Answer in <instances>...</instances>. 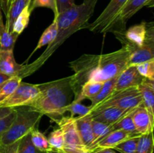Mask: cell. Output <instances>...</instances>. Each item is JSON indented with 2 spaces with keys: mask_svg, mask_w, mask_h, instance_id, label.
I'll use <instances>...</instances> for the list:
<instances>
[{
  "mask_svg": "<svg viewBox=\"0 0 154 153\" xmlns=\"http://www.w3.org/2000/svg\"><path fill=\"white\" fill-rule=\"evenodd\" d=\"M14 108H9V107H4V106H0V118L2 117L8 115L10 112H12Z\"/></svg>",
  "mask_w": 154,
  "mask_h": 153,
  "instance_id": "41",
  "label": "cell"
},
{
  "mask_svg": "<svg viewBox=\"0 0 154 153\" xmlns=\"http://www.w3.org/2000/svg\"><path fill=\"white\" fill-rule=\"evenodd\" d=\"M154 59V23L148 22L147 35L144 44L130 53L128 65H136Z\"/></svg>",
  "mask_w": 154,
  "mask_h": 153,
  "instance_id": "11",
  "label": "cell"
},
{
  "mask_svg": "<svg viewBox=\"0 0 154 153\" xmlns=\"http://www.w3.org/2000/svg\"><path fill=\"white\" fill-rule=\"evenodd\" d=\"M140 136L129 138L116 146L114 148L121 153H135Z\"/></svg>",
  "mask_w": 154,
  "mask_h": 153,
  "instance_id": "32",
  "label": "cell"
},
{
  "mask_svg": "<svg viewBox=\"0 0 154 153\" xmlns=\"http://www.w3.org/2000/svg\"><path fill=\"white\" fill-rule=\"evenodd\" d=\"M14 109L16 115L11 125L2 134L0 146L11 145L34 130L38 129V124L43 116L42 113L28 106H18Z\"/></svg>",
  "mask_w": 154,
  "mask_h": 153,
  "instance_id": "4",
  "label": "cell"
},
{
  "mask_svg": "<svg viewBox=\"0 0 154 153\" xmlns=\"http://www.w3.org/2000/svg\"><path fill=\"white\" fill-rule=\"evenodd\" d=\"M58 128L61 129L65 140V147L66 148H77L86 149L75 122V117L62 116L56 120Z\"/></svg>",
  "mask_w": 154,
  "mask_h": 153,
  "instance_id": "10",
  "label": "cell"
},
{
  "mask_svg": "<svg viewBox=\"0 0 154 153\" xmlns=\"http://www.w3.org/2000/svg\"><path fill=\"white\" fill-rule=\"evenodd\" d=\"M30 136H31V141L33 146L39 151L48 152L52 149L48 142V137L44 134L40 132L38 129H36V130L32 131L30 134Z\"/></svg>",
  "mask_w": 154,
  "mask_h": 153,
  "instance_id": "27",
  "label": "cell"
},
{
  "mask_svg": "<svg viewBox=\"0 0 154 153\" xmlns=\"http://www.w3.org/2000/svg\"><path fill=\"white\" fill-rule=\"evenodd\" d=\"M18 153H47L39 151L33 146L29 134L26 135L20 140Z\"/></svg>",
  "mask_w": 154,
  "mask_h": 153,
  "instance_id": "35",
  "label": "cell"
},
{
  "mask_svg": "<svg viewBox=\"0 0 154 153\" xmlns=\"http://www.w3.org/2000/svg\"><path fill=\"white\" fill-rule=\"evenodd\" d=\"M142 104L143 100L141 93L138 86H135L112 93L109 97L93 108L92 110L108 106H116L125 110L131 111Z\"/></svg>",
  "mask_w": 154,
  "mask_h": 153,
  "instance_id": "5",
  "label": "cell"
},
{
  "mask_svg": "<svg viewBox=\"0 0 154 153\" xmlns=\"http://www.w3.org/2000/svg\"><path fill=\"white\" fill-rule=\"evenodd\" d=\"M143 100V106L146 108L154 121V80L144 78L138 86Z\"/></svg>",
  "mask_w": 154,
  "mask_h": 153,
  "instance_id": "18",
  "label": "cell"
},
{
  "mask_svg": "<svg viewBox=\"0 0 154 153\" xmlns=\"http://www.w3.org/2000/svg\"><path fill=\"white\" fill-rule=\"evenodd\" d=\"M92 153H116L113 148H99L91 152Z\"/></svg>",
  "mask_w": 154,
  "mask_h": 153,
  "instance_id": "42",
  "label": "cell"
},
{
  "mask_svg": "<svg viewBox=\"0 0 154 153\" xmlns=\"http://www.w3.org/2000/svg\"><path fill=\"white\" fill-rule=\"evenodd\" d=\"M98 0H84L81 4L72 6L54 16L57 22V34L55 40L48 46L43 53L30 64H23L18 76L23 78L38 70L55 51L74 33L87 28L93 16Z\"/></svg>",
  "mask_w": 154,
  "mask_h": 153,
  "instance_id": "2",
  "label": "cell"
},
{
  "mask_svg": "<svg viewBox=\"0 0 154 153\" xmlns=\"http://www.w3.org/2000/svg\"><path fill=\"white\" fill-rule=\"evenodd\" d=\"M153 132L141 135L135 153H153Z\"/></svg>",
  "mask_w": 154,
  "mask_h": 153,
  "instance_id": "29",
  "label": "cell"
},
{
  "mask_svg": "<svg viewBox=\"0 0 154 153\" xmlns=\"http://www.w3.org/2000/svg\"><path fill=\"white\" fill-rule=\"evenodd\" d=\"M38 86V94L28 106L43 116H48L54 121L63 116L65 107L74 100L70 76Z\"/></svg>",
  "mask_w": 154,
  "mask_h": 153,
  "instance_id": "3",
  "label": "cell"
},
{
  "mask_svg": "<svg viewBox=\"0 0 154 153\" xmlns=\"http://www.w3.org/2000/svg\"><path fill=\"white\" fill-rule=\"evenodd\" d=\"M148 22L142 21L139 24H136L125 29L122 32L114 33L115 37L120 40L122 46H127L130 52L139 48L144 44L147 35Z\"/></svg>",
  "mask_w": 154,
  "mask_h": 153,
  "instance_id": "7",
  "label": "cell"
},
{
  "mask_svg": "<svg viewBox=\"0 0 154 153\" xmlns=\"http://www.w3.org/2000/svg\"><path fill=\"white\" fill-rule=\"evenodd\" d=\"M38 93L39 88L38 84H31L22 81L13 94L0 106L15 108L28 106L35 99Z\"/></svg>",
  "mask_w": 154,
  "mask_h": 153,
  "instance_id": "8",
  "label": "cell"
},
{
  "mask_svg": "<svg viewBox=\"0 0 154 153\" xmlns=\"http://www.w3.org/2000/svg\"><path fill=\"white\" fill-rule=\"evenodd\" d=\"M31 13L32 12L29 10V5H27L15 20L13 25L12 32L19 36L24 31V29L26 28L29 22Z\"/></svg>",
  "mask_w": 154,
  "mask_h": 153,
  "instance_id": "26",
  "label": "cell"
},
{
  "mask_svg": "<svg viewBox=\"0 0 154 153\" xmlns=\"http://www.w3.org/2000/svg\"><path fill=\"white\" fill-rule=\"evenodd\" d=\"M64 112H69L71 113L70 116H82L87 114L90 113L91 110L90 106H86L81 104V102L75 101L72 100L68 106H66L64 109Z\"/></svg>",
  "mask_w": 154,
  "mask_h": 153,
  "instance_id": "30",
  "label": "cell"
},
{
  "mask_svg": "<svg viewBox=\"0 0 154 153\" xmlns=\"http://www.w3.org/2000/svg\"><path fill=\"white\" fill-rule=\"evenodd\" d=\"M12 1H13V0H11V2H12Z\"/></svg>",
  "mask_w": 154,
  "mask_h": 153,
  "instance_id": "45",
  "label": "cell"
},
{
  "mask_svg": "<svg viewBox=\"0 0 154 153\" xmlns=\"http://www.w3.org/2000/svg\"><path fill=\"white\" fill-rule=\"evenodd\" d=\"M31 2L32 0H13L11 2L7 16H5L6 22L5 23V28H7L8 31L12 32L15 20L27 5H29Z\"/></svg>",
  "mask_w": 154,
  "mask_h": 153,
  "instance_id": "19",
  "label": "cell"
},
{
  "mask_svg": "<svg viewBox=\"0 0 154 153\" xmlns=\"http://www.w3.org/2000/svg\"><path fill=\"white\" fill-rule=\"evenodd\" d=\"M10 77H11V76H8V75H5V74H2L0 72V83L3 82L4 81L7 80L9 79Z\"/></svg>",
  "mask_w": 154,
  "mask_h": 153,
  "instance_id": "43",
  "label": "cell"
},
{
  "mask_svg": "<svg viewBox=\"0 0 154 153\" xmlns=\"http://www.w3.org/2000/svg\"><path fill=\"white\" fill-rule=\"evenodd\" d=\"M0 13H1V8H0Z\"/></svg>",
  "mask_w": 154,
  "mask_h": 153,
  "instance_id": "44",
  "label": "cell"
},
{
  "mask_svg": "<svg viewBox=\"0 0 154 153\" xmlns=\"http://www.w3.org/2000/svg\"><path fill=\"white\" fill-rule=\"evenodd\" d=\"M143 80L144 77L138 73L136 65H128L117 76L113 93L130 87L138 86Z\"/></svg>",
  "mask_w": 154,
  "mask_h": 153,
  "instance_id": "12",
  "label": "cell"
},
{
  "mask_svg": "<svg viewBox=\"0 0 154 153\" xmlns=\"http://www.w3.org/2000/svg\"><path fill=\"white\" fill-rule=\"evenodd\" d=\"M47 153H92L91 152H89L86 149L83 148H66L64 147L63 149H52L51 151L48 152Z\"/></svg>",
  "mask_w": 154,
  "mask_h": 153,
  "instance_id": "38",
  "label": "cell"
},
{
  "mask_svg": "<svg viewBox=\"0 0 154 153\" xmlns=\"http://www.w3.org/2000/svg\"><path fill=\"white\" fill-rule=\"evenodd\" d=\"M23 64H19L14 56V50L0 51V72L9 76H18Z\"/></svg>",
  "mask_w": 154,
  "mask_h": 153,
  "instance_id": "17",
  "label": "cell"
},
{
  "mask_svg": "<svg viewBox=\"0 0 154 153\" xmlns=\"http://www.w3.org/2000/svg\"><path fill=\"white\" fill-rule=\"evenodd\" d=\"M153 7V0H128L115 20L108 29V32H122L126 29L127 21L142 8Z\"/></svg>",
  "mask_w": 154,
  "mask_h": 153,
  "instance_id": "9",
  "label": "cell"
},
{
  "mask_svg": "<svg viewBox=\"0 0 154 153\" xmlns=\"http://www.w3.org/2000/svg\"><path fill=\"white\" fill-rule=\"evenodd\" d=\"M20 140L9 146H0V153H18Z\"/></svg>",
  "mask_w": 154,
  "mask_h": 153,
  "instance_id": "39",
  "label": "cell"
},
{
  "mask_svg": "<svg viewBox=\"0 0 154 153\" xmlns=\"http://www.w3.org/2000/svg\"><path fill=\"white\" fill-rule=\"evenodd\" d=\"M48 142L54 149H63L65 147V140L63 134L60 128L54 129L48 137Z\"/></svg>",
  "mask_w": 154,
  "mask_h": 153,
  "instance_id": "31",
  "label": "cell"
},
{
  "mask_svg": "<svg viewBox=\"0 0 154 153\" xmlns=\"http://www.w3.org/2000/svg\"><path fill=\"white\" fill-rule=\"evenodd\" d=\"M137 136L138 135L132 134L129 132L124 131V130H113V131L108 133L106 136H104L88 151L93 152L96 149H99V148H114L116 146L123 142L126 140L132 137V136Z\"/></svg>",
  "mask_w": 154,
  "mask_h": 153,
  "instance_id": "15",
  "label": "cell"
},
{
  "mask_svg": "<svg viewBox=\"0 0 154 153\" xmlns=\"http://www.w3.org/2000/svg\"><path fill=\"white\" fill-rule=\"evenodd\" d=\"M117 77V76L114 78H111V79L105 81V82H104L103 86H102L100 91H99L94 97L90 99V100L91 101V104L90 105V107L91 110L93 108H94L95 106H97L99 104H100L101 102L103 101L104 100H105L107 98H108L111 94H112L114 89V86H115Z\"/></svg>",
  "mask_w": 154,
  "mask_h": 153,
  "instance_id": "22",
  "label": "cell"
},
{
  "mask_svg": "<svg viewBox=\"0 0 154 153\" xmlns=\"http://www.w3.org/2000/svg\"><path fill=\"white\" fill-rule=\"evenodd\" d=\"M92 130H93V142L90 148H92L95 144L97 143L100 140H102L104 136L111 132V125L93 119L92 120Z\"/></svg>",
  "mask_w": 154,
  "mask_h": 153,
  "instance_id": "28",
  "label": "cell"
},
{
  "mask_svg": "<svg viewBox=\"0 0 154 153\" xmlns=\"http://www.w3.org/2000/svg\"><path fill=\"white\" fill-rule=\"evenodd\" d=\"M132 112H128L127 114L123 116L122 118H120V119L117 122H116L114 124H111V131L113 130H124V131L129 132V133L132 134L138 135L140 136L138 133L136 132L135 128V126H134L133 121H132Z\"/></svg>",
  "mask_w": 154,
  "mask_h": 153,
  "instance_id": "25",
  "label": "cell"
},
{
  "mask_svg": "<svg viewBox=\"0 0 154 153\" xmlns=\"http://www.w3.org/2000/svg\"><path fill=\"white\" fill-rule=\"evenodd\" d=\"M18 35L10 32L5 28L2 12L0 13V51L14 50Z\"/></svg>",
  "mask_w": 154,
  "mask_h": 153,
  "instance_id": "21",
  "label": "cell"
},
{
  "mask_svg": "<svg viewBox=\"0 0 154 153\" xmlns=\"http://www.w3.org/2000/svg\"><path fill=\"white\" fill-rule=\"evenodd\" d=\"M130 53V50L123 46L118 50L106 54H83L70 62L69 67L74 71L70 76L74 99L78 97L86 82H104L118 76L128 66Z\"/></svg>",
  "mask_w": 154,
  "mask_h": 153,
  "instance_id": "1",
  "label": "cell"
},
{
  "mask_svg": "<svg viewBox=\"0 0 154 153\" xmlns=\"http://www.w3.org/2000/svg\"><path fill=\"white\" fill-rule=\"evenodd\" d=\"M104 82H86L81 87L80 94L73 100L81 102L84 99H89L94 97L102 88Z\"/></svg>",
  "mask_w": 154,
  "mask_h": 153,
  "instance_id": "24",
  "label": "cell"
},
{
  "mask_svg": "<svg viewBox=\"0 0 154 153\" xmlns=\"http://www.w3.org/2000/svg\"><path fill=\"white\" fill-rule=\"evenodd\" d=\"M92 118L90 113L82 116H75L77 128L79 133L81 139L86 147V150H88L93 145V136L92 130Z\"/></svg>",
  "mask_w": 154,
  "mask_h": 153,
  "instance_id": "16",
  "label": "cell"
},
{
  "mask_svg": "<svg viewBox=\"0 0 154 153\" xmlns=\"http://www.w3.org/2000/svg\"><path fill=\"white\" fill-rule=\"evenodd\" d=\"M15 115H16V110L14 108L12 112H10L8 115L0 118V137H1L2 134L7 130L8 128L11 125L14 118Z\"/></svg>",
  "mask_w": 154,
  "mask_h": 153,
  "instance_id": "36",
  "label": "cell"
},
{
  "mask_svg": "<svg viewBox=\"0 0 154 153\" xmlns=\"http://www.w3.org/2000/svg\"><path fill=\"white\" fill-rule=\"evenodd\" d=\"M132 118L135 130L139 135L153 132L154 121L150 118V114L143 104L132 110Z\"/></svg>",
  "mask_w": 154,
  "mask_h": 153,
  "instance_id": "13",
  "label": "cell"
},
{
  "mask_svg": "<svg viewBox=\"0 0 154 153\" xmlns=\"http://www.w3.org/2000/svg\"><path fill=\"white\" fill-rule=\"evenodd\" d=\"M11 0H0V8H1L2 11L4 13L5 16H7Z\"/></svg>",
  "mask_w": 154,
  "mask_h": 153,
  "instance_id": "40",
  "label": "cell"
},
{
  "mask_svg": "<svg viewBox=\"0 0 154 153\" xmlns=\"http://www.w3.org/2000/svg\"><path fill=\"white\" fill-rule=\"evenodd\" d=\"M37 8H48L53 10L54 16L58 15L56 0H32L29 4V10L32 12Z\"/></svg>",
  "mask_w": 154,
  "mask_h": 153,
  "instance_id": "33",
  "label": "cell"
},
{
  "mask_svg": "<svg viewBox=\"0 0 154 153\" xmlns=\"http://www.w3.org/2000/svg\"><path fill=\"white\" fill-rule=\"evenodd\" d=\"M22 80L19 76H14L0 83V106L13 94Z\"/></svg>",
  "mask_w": 154,
  "mask_h": 153,
  "instance_id": "23",
  "label": "cell"
},
{
  "mask_svg": "<svg viewBox=\"0 0 154 153\" xmlns=\"http://www.w3.org/2000/svg\"><path fill=\"white\" fill-rule=\"evenodd\" d=\"M57 20L54 18V21H53L52 23L46 28V29L44 31V32L42 33V36H41L40 39H39L38 42L37 46H35L33 51L32 52V53L30 54L28 56V58H26V60L25 61V62L23 63V64H26L28 61L29 60V58H31L32 56L36 52L38 49L42 48V46H44L45 45H49L55 40L56 37H57Z\"/></svg>",
  "mask_w": 154,
  "mask_h": 153,
  "instance_id": "20",
  "label": "cell"
},
{
  "mask_svg": "<svg viewBox=\"0 0 154 153\" xmlns=\"http://www.w3.org/2000/svg\"><path fill=\"white\" fill-rule=\"evenodd\" d=\"M131 111L125 110L116 106H108L93 110L90 112V115L93 119L111 125Z\"/></svg>",
  "mask_w": 154,
  "mask_h": 153,
  "instance_id": "14",
  "label": "cell"
},
{
  "mask_svg": "<svg viewBox=\"0 0 154 153\" xmlns=\"http://www.w3.org/2000/svg\"><path fill=\"white\" fill-rule=\"evenodd\" d=\"M127 2L128 0H111L100 15L93 22L89 23L87 28L96 34L107 33L109 27L115 20Z\"/></svg>",
  "mask_w": 154,
  "mask_h": 153,
  "instance_id": "6",
  "label": "cell"
},
{
  "mask_svg": "<svg viewBox=\"0 0 154 153\" xmlns=\"http://www.w3.org/2000/svg\"><path fill=\"white\" fill-rule=\"evenodd\" d=\"M57 12L59 14L68 10L75 4V0H56Z\"/></svg>",
  "mask_w": 154,
  "mask_h": 153,
  "instance_id": "37",
  "label": "cell"
},
{
  "mask_svg": "<svg viewBox=\"0 0 154 153\" xmlns=\"http://www.w3.org/2000/svg\"><path fill=\"white\" fill-rule=\"evenodd\" d=\"M136 68L143 77L154 80V59L136 64Z\"/></svg>",
  "mask_w": 154,
  "mask_h": 153,
  "instance_id": "34",
  "label": "cell"
}]
</instances>
